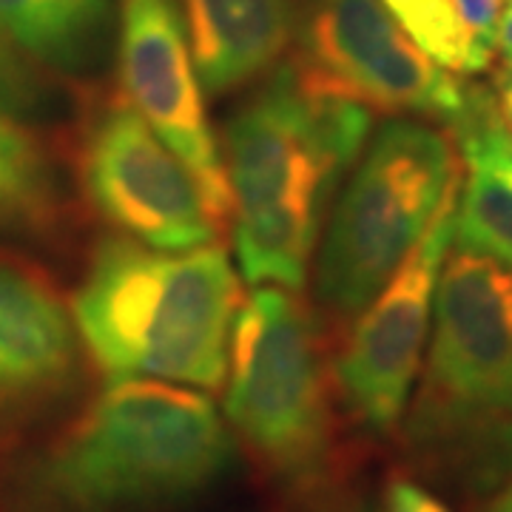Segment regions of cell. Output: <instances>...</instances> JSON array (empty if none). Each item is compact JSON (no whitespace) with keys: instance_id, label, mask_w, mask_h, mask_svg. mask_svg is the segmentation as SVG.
<instances>
[{"instance_id":"obj_1","label":"cell","mask_w":512,"mask_h":512,"mask_svg":"<svg viewBox=\"0 0 512 512\" xmlns=\"http://www.w3.org/2000/svg\"><path fill=\"white\" fill-rule=\"evenodd\" d=\"M370 128V109L313 89L293 63L234 114L222 165L239 271L251 285H305L325 205Z\"/></svg>"},{"instance_id":"obj_2","label":"cell","mask_w":512,"mask_h":512,"mask_svg":"<svg viewBox=\"0 0 512 512\" xmlns=\"http://www.w3.org/2000/svg\"><path fill=\"white\" fill-rule=\"evenodd\" d=\"M450 248L404 444L424 476L484 498L512 478V268Z\"/></svg>"},{"instance_id":"obj_3","label":"cell","mask_w":512,"mask_h":512,"mask_svg":"<svg viewBox=\"0 0 512 512\" xmlns=\"http://www.w3.org/2000/svg\"><path fill=\"white\" fill-rule=\"evenodd\" d=\"M237 313V274L211 242L157 251L106 239L72 299L77 333L111 382L157 376L202 390L225 379Z\"/></svg>"},{"instance_id":"obj_4","label":"cell","mask_w":512,"mask_h":512,"mask_svg":"<svg viewBox=\"0 0 512 512\" xmlns=\"http://www.w3.org/2000/svg\"><path fill=\"white\" fill-rule=\"evenodd\" d=\"M231 461L214 402L114 379L40 461L37 493L55 512H160L211 490Z\"/></svg>"},{"instance_id":"obj_5","label":"cell","mask_w":512,"mask_h":512,"mask_svg":"<svg viewBox=\"0 0 512 512\" xmlns=\"http://www.w3.org/2000/svg\"><path fill=\"white\" fill-rule=\"evenodd\" d=\"M458 177L456 148L444 131L413 117L379 126L330 214L316 265L319 302L339 319L365 311Z\"/></svg>"},{"instance_id":"obj_6","label":"cell","mask_w":512,"mask_h":512,"mask_svg":"<svg viewBox=\"0 0 512 512\" xmlns=\"http://www.w3.org/2000/svg\"><path fill=\"white\" fill-rule=\"evenodd\" d=\"M228 421L276 484L316 490L328 476L330 413L308 311L279 288H256L231 330Z\"/></svg>"},{"instance_id":"obj_7","label":"cell","mask_w":512,"mask_h":512,"mask_svg":"<svg viewBox=\"0 0 512 512\" xmlns=\"http://www.w3.org/2000/svg\"><path fill=\"white\" fill-rule=\"evenodd\" d=\"M293 69L313 89L396 117L453 123L470 92L421 52L382 0H313Z\"/></svg>"},{"instance_id":"obj_8","label":"cell","mask_w":512,"mask_h":512,"mask_svg":"<svg viewBox=\"0 0 512 512\" xmlns=\"http://www.w3.org/2000/svg\"><path fill=\"white\" fill-rule=\"evenodd\" d=\"M458 188L461 177L447 191L424 237L370 299L333 362L342 404L373 436H390L402 427L413 384L419 379L424 342L433 322V299L453 245Z\"/></svg>"},{"instance_id":"obj_9","label":"cell","mask_w":512,"mask_h":512,"mask_svg":"<svg viewBox=\"0 0 512 512\" xmlns=\"http://www.w3.org/2000/svg\"><path fill=\"white\" fill-rule=\"evenodd\" d=\"M80 174L94 208L134 242L191 251L217 237L194 177L126 97L97 111L80 151Z\"/></svg>"},{"instance_id":"obj_10","label":"cell","mask_w":512,"mask_h":512,"mask_svg":"<svg viewBox=\"0 0 512 512\" xmlns=\"http://www.w3.org/2000/svg\"><path fill=\"white\" fill-rule=\"evenodd\" d=\"M120 83L128 106L194 177L211 220H231L225 165L177 0H120Z\"/></svg>"},{"instance_id":"obj_11","label":"cell","mask_w":512,"mask_h":512,"mask_svg":"<svg viewBox=\"0 0 512 512\" xmlns=\"http://www.w3.org/2000/svg\"><path fill=\"white\" fill-rule=\"evenodd\" d=\"M77 373V339L55 288L0 256V430L63 396Z\"/></svg>"},{"instance_id":"obj_12","label":"cell","mask_w":512,"mask_h":512,"mask_svg":"<svg viewBox=\"0 0 512 512\" xmlns=\"http://www.w3.org/2000/svg\"><path fill=\"white\" fill-rule=\"evenodd\" d=\"M200 86L225 94L271 72L296 32L293 0H177Z\"/></svg>"},{"instance_id":"obj_13","label":"cell","mask_w":512,"mask_h":512,"mask_svg":"<svg viewBox=\"0 0 512 512\" xmlns=\"http://www.w3.org/2000/svg\"><path fill=\"white\" fill-rule=\"evenodd\" d=\"M450 128L467 165L458 188L453 245L512 268V131L498 103L481 89L467 92V106Z\"/></svg>"},{"instance_id":"obj_14","label":"cell","mask_w":512,"mask_h":512,"mask_svg":"<svg viewBox=\"0 0 512 512\" xmlns=\"http://www.w3.org/2000/svg\"><path fill=\"white\" fill-rule=\"evenodd\" d=\"M111 0H0V35L40 66H89L106 37Z\"/></svg>"},{"instance_id":"obj_15","label":"cell","mask_w":512,"mask_h":512,"mask_svg":"<svg viewBox=\"0 0 512 512\" xmlns=\"http://www.w3.org/2000/svg\"><path fill=\"white\" fill-rule=\"evenodd\" d=\"M55 168L43 143L0 111V228H32L55 211Z\"/></svg>"},{"instance_id":"obj_16","label":"cell","mask_w":512,"mask_h":512,"mask_svg":"<svg viewBox=\"0 0 512 512\" xmlns=\"http://www.w3.org/2000/svg\"><path fill=\"white\" fill-rule=\"evenodd\" d=\"M410 40L441 69L481 74L490 63L478 55L450 0H382Z\"/></svg>"},{"instance_id":"obj_17","label":"cell","mask_w":512,"mask_h":512,"mask_svg":"<svg viewBox=\"0 0 512 512\" xmlns=\"http://www.w3.org/2000/svg\"><path fill=\"white\" fill-rule=\"evenodd\" d=\"M40 97L43 77L37 72L35 60L0 35V111L15 117L40 106Z\"/></svg>"},{"instance_id":"obj_18","label":"cell","mask_w":512,"mask_h":512,"mask_svg":"<svg viewBox=\"0 0 512 512\" xmlns=\"http://www.w3.org/2000/svg\"><path fill=\"white\" fill-rule=\"evenodd\" d=\"M467 37L473 40L476 52L490 66L495 60V37L504 12V0H450Z\"/></svg>"},{"instance_id":"obj_19","label":"cell","mask_w":512,"mask_h":512,"mask_svg":"<svg viewBox=\"0 0 512 512\" xmlns=\"http://www.w3.org/2000/svg\"><path fill=\"white\" fill-rule=\"evenodd\" d=\"M387 512H453L444 501H439L430 490H424L419 481L393 478L387 484Z\"/></svg>"},{"instance_id":"obj_20","label":"cell","mask_w":512,"mask_h":512,"mask_svg":"<svg viewBox=\"0 0 512 512\" xmlns=\"http://www.w3.org/2000/svg\"><path fill=\"white\" fill-rule=\"evenodd\" d=\"M495 57L501 60V74H512V0H507V9L501 12L498 37H495Z\"/></svg>"},{"instance_id":"obj_21","label":"cell","mask_w":512,"mask_h":512,"mask_svg":"<svg viewBox=\"0 0 512 512\" xmlns=\"http://www.w3.org/2000/svg\"><path fill=\"white\" fill-rule=\"evenodd\" d=\"M487 512H512V478L501 490H495L487 504Z\"/></svg>"},{"instance_id":"obj_22","label":"cell","mask_w":512,"mask_h":512,"mask_svg":"<svg viewBox=\"0 0 512 512\" xmlns=\"http://www.w3.org/2000/svg\"><path fill=\"white\" fill-rule=\"evenodd\" d=\"M498 109H501L504 123H510L512 126V74H507V77L501 80V103H498Z\"/></svg>"},{"instance_id":"obj_23","label":"cell","mask_w":512,"mask_h":512,"mask_svg":"<svg viewBox=\"0 0 512 512\" xmlns=\"http://www.w3.org/2000/svg\"><path fill=\"white\" fill-rule=\"evenodd\" d=\"M345 512H379V510H370V507H353V510H345Z\"/></svg>"}]
</instances>
